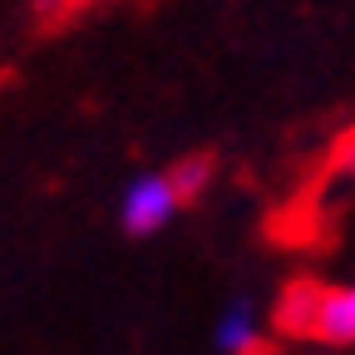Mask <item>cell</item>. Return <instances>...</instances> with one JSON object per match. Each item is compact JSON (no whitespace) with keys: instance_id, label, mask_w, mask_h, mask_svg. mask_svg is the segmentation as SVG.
Listing matches in <instances>:
<instances>
[{"instance_id":"8992f818","label":"cell","mask_w":355,"mask_h":355,"mask_svg":"<svg viewBox=\"0 0 355 355\" xmlns=\"http://www.w3.org/2000/svg\"><path fill=\"white\" fill-rule=\"evenodd\" d=\"M64 6H79V0H64Z\"/></svg>"},{"instance_id":"3957f363","label":"cell","mask_w":355,"mask_h":355,"mask_svg":"<svg viewBox=\"0 0 355 355\" xmlns=\"http://www.w3.org/2000/svg\"><path fill=\"white\" fill-rule=\"evenodd\" d=\"M212 345L222 355H252L261 345V311L252 301H242V296L227 301L222 316H217V326H212Z\"/></svg>"},{"instance_id":"5b68a950","label":"cell","mask_w":355,"mask_h":355,"mask_svg":"<svg viewBox=\"0 0 355 355\" xmlns=\"http://www.w3.org/2000/svg\"><path fill=\"white\" fill-rule=\"evenodd\" d=\"M340 163H345V173H350V178H355V139H350V144H345V153H340Z\"/></svg>"},{"instance_id":"6da1fadb","label":"cell","mask_w":355,"mask_h":355,"mask_svg":"<svg viewBox=\"0 0 355 355\" xmlns=\"http://www.w3.org/2000/svg\"><path fill=\"white\" fill-rule=\"evenodd\" d=\"M282 321L296 336H316L331 345H350L355 340V286H336V291H291L282 306Z\"/></svg>"},{"instance_id":"7a4b0ae2","label":"cell","mask_w":355,"mask_h":355,"mask_svg":"<svg viewBox=\"0 0 355 355\" xmlns=\"http://www.w3.org/2000/svg\"><path fill=\"white\" fill-rule=\"evenodd\" d=\"M188 202V193L178 188L173 173H139L119 193V227L128 237H153L178 217V207Z\"/></svg>"},{"instance_id":"277c9868","label":"cell","mask_w":355,"mask_h":355,"mask_svg":"<svg viewBox=\"0 0 355 355\" xmlns=\"http://www.w3.org/2000/svg\"><path fill=\"white\" fill-rule=\"evenodd\" d=\"M173 178H178V188L193 198V193L207 183V163H202V158H193V163H183V168H173Z\"/></svg>"}]
</instances>
